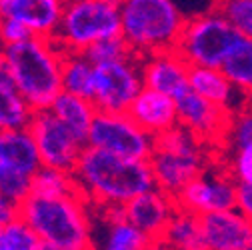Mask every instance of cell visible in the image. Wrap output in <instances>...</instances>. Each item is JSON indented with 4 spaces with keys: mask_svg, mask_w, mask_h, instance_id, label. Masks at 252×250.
<instances>
[{
    "mask_svg": "<svg viewBox=\"0 0 252 250\" xmlns=\"http://www.w3.org/2000/svg\"><path fill=\"white\" fill-rule=\"evenodd\" d=\"M74 178L90 206H124L156 186L148 160L122 158L92 146L84 148Z\"/></svg>",
    "mask_w": 252,
    "mask_h": 250,
    "instance_id": "6da1fadb",
    "label": "cell"
},
{
    "mask_svg": "<svg viewBox=\"0 0 252 250\" xmlns=\"http://www.w3.org/2000/svg\"><path fill=\"white\" fill-rule=\"evenodd\" d=\"M6 60V74L36 110L52 106L54 98L62 92V50L54 38L32 36L24 42L2 46Z\"/></svg>",
    "mask_w": 252,
    "mask_h": 250,
    "instance_id": "7a4b0ae2",
    "label": "cell"
},
{
    "mask_svg": "<svg viewBox=\"0 0 252 250\" xmlns=\"http://www.w3.org/2000/svg\"><path fill=\"white\" fill-rule=\"evenodd\" d=\"M18 216L30 224L42 242L60 250H92V206L82 194L36 196L30 194Z\"/></svg>",
    "mask_w": 252,
    "mask_h": 250,
    "instance_id": "3957f363",
    "label": "cell"
},
{
    "mask_svg": "<svg viewBox=\"0 0 252 250\" xmlns=\"http://www.w3.org/2000/svg\"><path fill=\"white\" fill-rule=\"evenodd\" d=\"M120 34L136 58L176 48L186 14L176 0H122Z\"/></svg>",
    "mask_w": 252,
    "mask_h": 250,
    "instance_id": "277c9868",
    "label": "cell"
},
{
    "mask_svg": "<svg viewBox=\"0 0 252 250\" xmlns=\"http://www.w3.org/2000/svg\"><path fill=\"white\" fill-rule=\"evenodd\" d=\"M212 146L176 124L154 136V150L148 158L158 188L176 196L188 182L200 176L212 162Z\"/></svg>",
    "mask_w": 252,
    "mask_h": 250,
    "instance_id": "5b68a950",
    "label": "cell"
},
{
    "mask_svg": "<svg viewBox=\"0 0 252 250\" xmlns=\"http://www.w3.org/2000/svg\"><path fill=\"white\" fill-rule=\"evenodd\" d=\"M120 36V8L106 0H66L54 42L64 52H86L104 38Z\"/></svg>",
    "mask_w": 252,
    "mask_h": 250,
    "instance_id": "8992f818",
    "label": "cell"
},
{
    "mask_svg": "<svg viewBox=\"0 0 252 250\" xmlns=\"http://www.w3.org/2000/svg\"><path fill=\"white\" fill-rule=\"evenodd\" d=\"M240 34L218 8L188 16L176 50L190 66L222 68Z\"/></svg>",
    "mask_w": 252,
    "mask_h": 250,
    "instance_id": "52a82bcc",
    "label": "cell"
},
{
    "mask_svg": "<svg viewBox=\"0 0 252 250\" xmlns=\"http://www.w3.org/2000/svg\"><path fill=\"white\" fill-rule=\"evenodd\" d=\"M86 146L112 152L122 158L148 160L154 150V136L148 134L128 112L98 110L92 120Z\"/></svg>",
    "mask_w": 252,
    "mask_h": 250,
    "instance_id": "ba28073f",
    "label": "cell"
},
{
    "mask_svg": "<svg viewBox=\"0 0 252 250\" xmlns=\"http://www.w3.org/2000/svg\"><path fill=\"white\" fill-rule=\"evenodd\" d=\"M28 130L38 146L42 166L74 172L86 142H82L50 108L36 110Z\"/></svg>",
    "mask_w": 252,
    "mask_h": 250,
    "instance_id": "9c48e42d",
    "label": "cell"
},
{
    "mask_svg": "<svg viewBox=\"0 0 252 250\" xmlns=\"http://www.w3.org/2000/svg\"><path fill=\"white\" fill-rule=\"evenodd\" d=\"M144 88L140 58L128 56L108 64H96L92 102L102 112H128Z\"/></svg>",
    "mask_w": 252,
    "mask_h": 250,
    "instance_id": "30bf717a",
    "label": "cell"
},
{
    "mask_svg": "<svg viewBox=\"0 0 252 250\" xmlns=\"http://www.w3.org/2000/svg\"><path fill=\"white\" fill-rule=\"evenodd\" d=\"M174 198L178 208L188 210L196 216L232 210L236 208L238 182L230 176L226 166L210 164L200 176L188 182Z\"/></svg>",
    "mask_w": 252,
    "mask_h": 250,
    "instance_id": "8fae6325",
    "label": "cell"
},
{
    "mask_svg": "<svg viewBox=\"0 0 252 250\" xmlns=\"http://www.w3.org/2000/svg\"><path fill=\"white\" fill-rule=\"evenodd\" d=\"M178 108V124L190 130L196 138L206 142L212 148H222L224 138L232 120V110L218 106L204 96L196 94L192 88L176 98Z\"/></svg>",
    "mask_w": 252,
    "mask_h": 250,
    "instance_id": "7c38bea8",
    "label": "cell"
},
{
    "mask_svg": "<svg viewBox=\"0 0 252 250\" xmlns=\"http://www.w3.org/2000/svg\"><path fill=\"white\" fill-rule=\"evenodd\" d=\"M92 250H144L152 240L126 220L124 206H92Z\"/></svg>",
    "mask_w": 252,
    "mask_h": 250,
    "instance_id": "4fadbf2b",
    "label": "cell"
},
{
    "mask_svg": "<svg viewBox=\"0 0 252 250\" xmlns=\"http://www.w3.org/2000/svg\"><path fill=\"white\" fill-rule=\"evenodd\" d=\"M176 210V198L158 186H154V188L132 198L128 204H124L126 220L132 222L138 230H142L150 240H160L164 236V230Z\"/></svg>",
    "mask_w": 252,
    "mask_h": 250,
    "instance_id": "5bb4252c",
    "label": "cell"
},
{
    "mask_svg": "<svg viewBox=\"0 0 252 250\" xmlns=\"http://www.w3.org/2000/svg\"><path fill=\"white\" fill-rule=\"evenodd\" d=\"M144 86L178 98L182 92L190 88V64L176 50H162L140 58Z\"/></svg>",
    "mask_w": 252,
    "mask_h": 250,
    "instance_id": "9a60e30c",
    "label": "cell"
},
{
    "mask_svg": "<svg viewBox=\"0 0 252 250\" xmlns=\"http://www.w3.org/2000/svg\"><path fill=\"white\" fill-rule=\"evenodd\" d=\"M200 218L208 250H252V222L238 208Z\"/></svg>",
    "mask_w": 252,
    "mask_h": 250,
    "instance_id": "2e32d148",
    "label": "cell"
},
{
    "mask_svg": "<svg viewBox=\"0 0 252 250\" xmlns=\"http://www.w3.org/2000/svg\"><path fill=\"white\" fill-rule=\"evenodd\" d=\"M66 0H0V18H14L34 36L54 38Z\"/></svg>",
    "mask_w": 252,
    "mask_h": 250,
    "instance_id": "e0dca14e",
    "label": "cell"
},
{
    "mask_svg": "<svg viewBox=\"0 0 252 250\" xmlns=\"http://www.w3.org/2000/svg\"><path fill=\"white\" fill-rule=\"evenodd\" d=\"M128 114L152 136H158L178 124L176 98L148 86H144L140 94L134 98Z\"/></svg>",
    "mask_w": 252,
    "mask_h": 250,
    "instance_id": "ac0fdd59",
    "label": "cell"
},
{
    "mask_svg": "<svg viewBox=\"0 0 252 250\" xmlns=\"http://www.w3.org/2000/svg\"><path fill=\"white\" fill-rule=\"evenodd\" d=\"M0 146H2V160L8 168L18 170L30 178L40 170L42 160L38 146L28 128L0 132Z\"/></svg>",
    "mask_w": 252,
    "mask_h": 250,
    "instance_id": "d6986e66",
    "label": "cell"
},
{
    "mask_svg": "<svg viewBox=\"0 0 252 250\" xmlns=\"http://www.w3.org/2000/svg\"><path fill=\"white\" fill-rule=\"evenodd\" d=\"M190 88L196 94L204 96L206 100L232 110V102L236 94L242 92L230 82L222 68H206V66H192L190 68Z\"/></svg>",
    "mask_w": 252,
    "mask_h": 250,
    "instance_id": "ffe728a7",
    "label": "cell"
},
{
    "mask_svg": "<svg viewBox=\"0 0 252 250\" xmlns=\"http://www.w3.org/2000/svg\"><path fill=\"white\" fill-rule=\"evenodd\" d=\"M50 110L62 122H64L82 142L88 140V132H90V126H92V120H94V116H96V112H98L96 104H94L92 100L62 90L60 94L54 98Z\"/></svg>",
    "mask_w": 252,
    "mask_h": 250,
    "instance_id": "44dd1931",
    "label": "cell"
},
{
    "mask_svg": "<svg viewBox=\"0 0 252 250\" xmlns=\"http://www.w3.org/2000/svg\"><path fill=\"white\" fill-rule=\"evenodd\" d=\"M34 108L26 102L6 72H0V132L28 128Z\"/></svg>",
    "mask_w": 252,
    "mask_h": 250,
    "instance_id": "7402d4cb",
    "label": "cell"
},
{
    "mask_svg": "<svg viewBox=\"0 0 252 250\" xmlns=\"http://www.w3.org/2000/svg\"><path fill=\"white\" fill-rule=\"evenodd\" d=\"M96 84V64L84 52H64L62 58V90L92 100Z\"/></svg>",
    "mask_w": 252,
    "mask_h": 250,
    "instance_id": "603a6c76",
    "label": "cell"
},
{
    "mask_svg": "<svg viewBox=\"0 0 252 250\" xmlns=\"http://www.w3.org/2000/svg\"><path fill=\"white\" fill-rule=\"evenodd\" d=\"M162 240L172 250H208L204 228H202V218L178 208L172 220L168 222Z\"/></svg>",
    "mask_w": 252,
    "mask_h": 250,
    "instance_id": "cb8c5ba5",
    "label": "cell"
},
{
    "mask_svg": "<svg viewBox=\"0 0 252 250\" xmlns=\"http://www.w3.org/2000/svg\"><path fill=\"white\" fill-rule=\"evenodd\" d=\"M222 70L242 94L252 98V38L240 36L236 40L224 60Z\"/></svg>",
    "mask_w": 252,
    "mask_h": 250,
    "instance_id": "d4e9b609",
    "label": "cell"
},
{
    "mask_svg": "<svg viewBox=\"0 0 252 250\" xmlns=\"http://www.w3.org/2000/svg\"><path fill=\"white\" fill-rule=\"evenodd\" d=\"M30 194H36V196H68V194H80V190H78L74 172L50 168V166H40V170L32 176Z\"/></svg>",
    "mask_w": 252,
    "mask_h": 250,
    "instance_id": "484cf974",
    "label": "cell"
},
{
    "mask_svg": "<svg viewBox=\"0 0 252 250\" xmlns=\"http://www.w3.org/2000/svg\"><path fill=\"white\" fill-rule=\"evenodd\" d=\"M42 240L22 216L0 226V250H38Z\"/></svg>",
    "mask_w": 252,
    "mask_h": 250,
    "instance_id": "4316f807",
    "label": "cell"
},
{
    "mask_svg": "<svg viewBox=\"0 0 252 250\" xmlns=\"http://www.w3.org/2000/svg\"><path fill=\"white\" fill-rule=\"evenodd\" d=\"M216 8L230 20L240 36L252 38V0H218Z\"/></svg>",
    "mask_w": 252,
    "mask_h": 250,
    "instance_id": "83f0119b",
    "label": "cell"
},
{
    "mask_svg": "<svg viewBox=\"0 0 252 250\" xmlns=\"http://www.w3.org/2000/svg\"><path fill=\"white\" fill-rule=\"evenodd\" d=\"M94 64H108V62H116V60H122V58H128V56H134L128 42H126L120 36H110V38H104L96 44H92L86 52H84Z\"/></svg>",
    "mask_w": 252,
    "mask_h": 250,
    "instance_id": "f1b7e54d",
    "label": "cell"
},
{
    "mask_svg": "<svg viewBox=\"0 0 252 250\" xmlns=\"http://www.w3.org/2000/svg\"><path fill=\"white\" fill-rule=\"evenodd\" d=\"M224 166L238 184L252 186V142L230 148Z\"/></svg>",
    "mask_w": 252,
    "mask_h": 250,
    "instance_id": "f546056e",
    "label": "cell"
},
{
    "mask_svg": "<svg viewBox=\"0 0 252 250\" xmlns=\"http://www.w3.org/2000/svg\"><path fill=\"white\" fill-rule=\"evenodd\" d=\"M250 142H252V106H246L232 114L230 126L224 138V148L230 150Z\"/></svg>",
    "mask_w": 252,
    "mask_h": 250,
    "instance_id": "4dcf8cb0",
    "label": "cell"
},
{
    "mask_svg": "<svg viewBox=\"0 0 252 250\" xmlns=\"http://www.w3.org/2000/svg\"><path fill=\"white\" fill-rule=\"evenodd\" d=\"M30 28L14 18H0V46H10L32 38Z\"/></svg>",
    "mask_w": 252,
    "mask_h": 250,
    "instance_id": "1f68e13d",
    "label": "cell"
},
{
    "mask_svg": "<svg viewBox=\"0 0 252 250\" xmlns=\"http://www.w3.org/2000/svg\"><path fill=\"white\" fill-rule=\"evenodd\" d=\"M236 208L252 222V186H242V184H238Z\"/></svg>",
    "mask_w": 252,
    "mask_h": 250,
    "instance_id": "d6a6232c",
    "label": "cell"
},
{
    "mask_svg": "<svg viewBox=\"0 0 252 250\" xmlns=\"http://www.w3.org/2000/svg\"><path fill=\"white\" fill-rule=\"evenodd\" d=\"M16 216H18V204L0 194V226L14 220Z\"/></svg>",
    "mask_w": 252,
    "mask_h": 250,
    "instance_id": "836d02e7",
    "label": "cell"
},
{
    "mask_svg": "<svg viewBox=\"0 0 252 250\" xmlns=\"http://www.w3.org/2000/svg\"><path fill=\"white\" fill-rule=\"evenodd\" d=\"M144 250H172V248H170V246L160 238V240H152Z\"/></svg>",
    "mask_w": 252,
    "mask_h": 250,
    "instance_id": "e575fe53",
    "label": "cell"
},
{
    "mask_svg": "<svg viewBox=\"0 0 252 250\" xmlns=\"http://www.w3.org/2000/svg\"><path fill=\"white\" fill-rule=\"evenodd\" d=\"M0 72H6V60H4V50L0 46Z\"/></svg>",
    "mask_w": 252,
    "mask_h": 250,
    "instance_id": "d590c367",
    "label": "cell"
},
{
    "mask_svg": "<svg viewBox=\"0 0 252 250\" xmlns=\"http://www.w3.org/2000/svg\"><path fill=\"white\" fill-rule=\"evenodd\" d=\"M38 250H60V248H58V246H54V244H48V242H42Z\"/></svg>",
    "mask_w": 252,
    "mask_h": 250,
    "instance_id": "8d00e7d4",
    "label": "cell"
},
{
    "mask_svg": "<svg viewBox=\"0 0 252 250\" xmlns=\"http://www.w3.org/2000/svg\"><path fill=\"white\" fill-rule=\"evenodd\" d=\"M106 2H110V4H116V6H120V4H122V0H106Z\"/></svg>",
    "mask_w": 252,
    "mask_h": 250,
    "instance_id": "74e56055",
    "label": "cell"
}]
</instances>
